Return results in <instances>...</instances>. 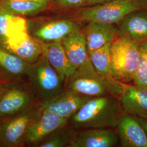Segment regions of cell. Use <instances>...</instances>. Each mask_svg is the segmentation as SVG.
Here are the masks:
<instances>
[{"label": "cell", "mask_w": 147, "mask_h": 147, "mask_svg": "<svg viewBox=\"0 0 147 147\" xmlns=\"http://www.w3.org/2000/svg\"><path fill=\"white\" fill-rule=\"evenodd\" d=\"M122 113L118 97L100 96L90 99L70 119L78 129L115 128Z\"/></svg>", "instance_id": "6da1fadb"}, {"label": "cell", "mask_w": 147, "mask_h": 147, "mask_svg": "<svg viewBox=\"0 0 147 147\" xmlns=\"http://www.w3.org/2000/svg\"><path fill=\"white\" fill-rule=\"evenodd\" d=\"M67 89L91 98L113 95L119 98L123 84L113 78L101 76L95 71L92 62L76 69L67 80Z\"/></svg>", "instance_id": "7a4b0ae2"}, {"label": "cell", "mask_w": 147, "mask_h": 147, "mask_svg": "<svg viewBox=\"0 0 147 147\" xmlns=\"http://www.w3.org/2000/svg\"><path fill=\"white\" fill-rule=\"evenodd\" d=\"M139 44L119 36L111 44V74L117 81L129 84L134 81L140 59Z\"/></svg>", "instance_id": "3957f363"}, {"label": "cell", "mask_w": 147, "mask_h": 147, "mask_svg": "<svg viewBox=\"0 0 147 147\" xmlns=\"http://www.w3.org/2000/svg\"><path fill=\"white\" fill-rule=\"evenodd\" d=\"M146 9V0H113L90 5L79 13V18L87 22L117 24L132 11Z\"/></svg>", "instance_id": "277c9868"}, {"label": "cell", "mask_w": 147, "mask_h": 147, "mask_svg": "<svg viewBox=\"0 0 147 147\" xmlns=\"http://www.w3.org/2000/svg\"><path fill=\"white\" fill-rule=\"evenodd\" d=\"M27 75L42 101L63 91L67 80L53 68L42 55L36 62L30 64Z\"/></svg>", "instance_id": "5b68a950"}, {"label": "cell", "mask_w": 147, "mask_h": 147, "mask_svg": "<svg viewBox=\"0 0 147 147\" xmlns=\"http://www.w3.org/2000/svg\"><path fill=\"white\" fill-rule=\"evenodd\" d=\"M40 112L38 106L30 107L4 121L0 126V143L12 147L24 141L28 127Z\"/></svg>", "instance_id": "8992f818"}, {"label": "cell", "mask_w": 147, "mask_h": 147, "mask_svg": "<svg viewBox=\"0 0 147 147\" xmlns=\"http://www.w3.org/2000/svg\"><path fill=\"white\" fill-rule=\"evenodd\" d=\"M91 98L67 89L49 99L42 101L38 108L40 111H48L69 119Z\"/></svg>", "instance_id": "52a82bcc"}, {"label": "cell", "mask_w": 147, "mask_h": 147, "mask_svg": "<svg viewBox=\"0 0 147 147\" xmlns=\"http://www.w3.org/2000/svg\"><path fill=\"white\" fill-rule=\"evenodd\" d=\"M33 99L31 92L22 87H5L0 93V121H6L30 108Z\"/></svg>", "instance_id": "ba28073f"}, {"label": "cell", "mask_w": 147, "mask_h": 147, "mask_svg": "<svg viewBox=\"0 0 147 147\" xmlns=\"http://www.w3.org/2000/svg\"><path fill=\"white\" fill-rule=\"evenodd\" d=\"M68 120L53 113L41 111L40 115L28 127L24 141L29 144L39 143L65 126Z\"/></svg>", "instance_id": "9c48e42d"}, {"label": "cell", "mask_w": 147, "mask_h": 147, "mask_svg": "<svg viewBox=\"0 0 147 147\" xmlns=\"http://www.w3.org/2000/svg\"><path fill=\"white\" fill-rule=\"evenodd\" d=\"M28 64L36 62L42 55L40 40L30 36L27 30L8 39L2 46Z\"/></svg>", "instance_id": "30bf717a"}, {"label": "cell", "mask_w": 147, "mask_h": 147, "mask_svg": "<svg viewBox=\"0 0 147 147\" xmlns=\"http://www.w3.org/2000/svg\"><path fill=\"white\" fill-rule=\"evenodd\" d=\"M117 132L123 147H147V134L135 117L123 112Z\"/></svg>", "instance_id": "8fae6325"}, {"label": "cell", "mask_w": 147, "mask_h": 147, "mask_svg": "<svg viewBox=\"0 0 147 147\" xmlns=\"http://www.w3.org/2000/svg\"><path fill=\"white\" fill-rule=\"evenodd\" d=\"M118 141L113 128L86 129L72 136L68 147H112Z\"/></svg>", "instance_id": "7c38bea8"}, {"label": "cell", "mask_w": 147, "mask_h": 147, "mask_svg": "<svg viewBox=\"0 0 147 147\" xmlns=\"http://www.w3.org/2000/svg\"><path fill=\"white\" fill-rule=\"evenodd\" d=\"M88 53L112 44L120 36L119 31L116 24L99 22H88L84 31Z\"/></svg>", "instance_id": "4fadbf2b"}, {"label": "cell", "mask_w": 147, "mask_h": 147, "mask_svg": "<svg viewBox=\"0 0 147 147\" xmlns=\"http://www.w3.org/2000/svg\"><path fill=\"white\" fill-rule=\"evenodd\" d=\"M119 98L124 113L134 117H147V88L123 84Z\"/></svg>", "instance_id": "5bb4252c"}, {"label": "cell", "mask_w": 147, "mask_h": 147, "mask_svg": "<svg viewBox=\"0 0 147 147\" xmlns=\"http://www.w3.org/2000/svg\"><path fill=\"white\" fill-rule=\"evenodd\" d=\"M120 36L140 44L147 41V10L132 11L116 24Z\"/></svg>", "instance_id": "9a60e30c"}, {"label": "cell", "mask_w": 147, "mask_h": 147, "mask_svg": "<svg viewBox=\"0 0 147 147\" xmlns=\"http://www.w3.org/2000/svg\"><path fill=\"white\" fill-rule=\"evenodd\" d=\"M70 62L78 69L91 63L84 32H74L61 41Z\"/></svg>", "instance_id": "2e32d148"}, {"label": "cell", "mask_w": 147, "mask_h": 147, "mask_svg": "<svg viewBox=\"0 0 147 147\" xmlns=\"http://www.w3.org/2000/svg\"><path fill=\"white\" fill-rule=\"evenodd\" d=\"M79 24L73 20H62L50 21L42 24L34 30L33 35L44 42L62 41L74 32L80 30Z\"/></svg>", "instance_id": "e0dca14e"}, {"label": "cell", "mask_w": 147, "mask_h": 147, "mask_svg": "<svg viewBox=\"0 0 147 147\" xmlns=\"http://www.w3.org/2000/svg\"><path fill=\"white\" fill-rule=\"evenodd\" d=\"M42 55L58 73L67 80L70 78L76 69L70 62L61 41L44 42L40 40Z\"/></svg>", "instance_id": "ac0fdd59"}, {"label": "cell", "mask_w": 147, "mask_h": 147, "mask_svg": "<svg viewBox=\"0 0 147 147\" xmlns=\"http://www.w3.org/2000/svg\"><path fill=\"white\" fill-rule=\"evenodd\" d=\"M27 30L26 21L24 18L11 13L0 5V46Z\"/></svg>", "instance_id": "d6986e66"}, {"label": "cell", "mask_w": 147, "mask_h": 147, "mask_svg": "<svg viewBox=\"0 0 147 147\" xmlns=\"http://www.w3.org/2000/svg\"><path fill=\"white\" fill-rule=\"evenodd\" d=\"M30 64L0 46V73L10 78L27 75Z\"/></svg>", "instance_id": "ffe728a7"}, {"label": "cell", "mask_w": 147, "mask_h": 147, "mask_svg": "<svg viewBox=\"0 0 147 147\" xmlns=\"http://www.w3.org/2000/svg\"><path fill=\"white\" fill-rule=\"evenodd\" d=\"M0 5L11 13L19 16L35 15L47 8V5L28 0H2Z\"/></svg>", "instance_id": "44dd1931"}, {"label": "cell", "mask_w": 147, "mask_h": 147, "mask_svg": "<svg viewBox=\"0 0 147 147\" xmlns=\"http://www.w3.org/2000/svg\"><path fill=\"white\" fill-rule=\"evenodd\" d=\"M111 44H109L89 53L90 61L96 73L107 78H113L111 70Z\"/></svg>", "instance_id": "7402d4cb"}, {"label": "cell", "mask_w": 147, "mask_h": 147, "mask_svg": "<svg viewBox=\"0 0 147 147\" xmlns=\"http://www.w3.org/2000/svg\"><path fill=\"white\" fill-rule=\"evenodd\" d=\"M140 59L134 84L137 86L147 88V41L139 44Z\"/></svg>", "instance_id": "603a6c76"}, {"label": "cell", "mask_w": 147, "mask_h": 147, "mask_svg": "<svg viewBox=\"0 0 147 147\" xmlns=\"http://www.w3.org/2000/svg\"><path fill=\"white\" fill-rule=\"evenodd\" d=\"M72 136L67 131L58 134L50 138L47 141L42 142L39 146L42 147H63L69 146Z\"/></svg>", "instance_id": "cb8c5ba5"}, {"label": "cell", "mask_w": 147, "mask_h": 147, "mask_svg": "<svg viewBox=\"0 0 147 147\" xmlns=\"http://www.w3.org/2000/svg\"><path fill=\"white\" fill-rule=\"evenodd\" d=\"M55 5L60 8H69L86 4L88 0H54Z\"/></svg>", "instance_id": "d4e9b609"}, {"label": "cell", "mask_w": 147, "mask_h": 147, "mask_svg": "<svg viewBox=\"0 0 147 147\" xmlns=\"http://www.w3.org/2000/svg\"><path fill=\"white\" fill-rule=\"evenodd\" d=\"M147 134V117H135Z\"/></svg>", "instance_id": "484cf974"}, {"label": "cell", "mask_w": 147, "mask_h": 147, "mask_svg": "<svg viewBox=\"0 0 147 147\" xmlns=\"http://www.w3.org/2000/svg\"><path fill=\"white\" fill-rule=\"evenodd\" d=\"M111 1H113V0H88L86 4L90 6V5H99V4H101Z\"/></svg>", "instance_id": "4316f807"}, {"label": "cell", "mask_w": 147, "mask_h": 147, "mask_svg": "<svg viewBox=\"0 0 147 147\" xmlns=\"http://www.w3.org/2000/svg\"><path fill=\"white\" fill-rule=\"evenodd\" d=\"M28 1L35 2H37V3H41L42 5H47L49 2L50 1V0H28Z\"/></svg>", "instance_id": "83f0119b"}, {"label": "cell", "mask_w": 147, "mask_h": 147, "mask_svg": "<svg viewBox=\"0 0 147 147\" xmlns=\"http://www.w3.org/2000/svg\"><path fill=\"white\" fill-rule=\"evenodd\" d=\"M5 88L4 84H2V80H1V79H0V93H1V92L2 91V90L3 89V88Z\"/></svg>", "instance_id": "f1b7e54d"}, {"label": "cell", "mask_w": 147, "mask_h": 147, "mask_svg": "<svg viewBox=\"0 0 147 147\" xmlns=\"http://www.w3.org/2000/svg\"><path fill=\"white\" fill-rule=\"evenodd\" d=\"M146 3H147V0H146Z\"/></svg>", "instance_id": "f546056e"}, {"label": "cell", "mask_w": 147, "mask_h": 147, "mask_svg": "<svg viewBox=\"0 0 147 147\" xmlns=\"http://www.w3.org/2000/svg\"><path fill=\"white\" fill-rule=\"evenodd\" d=\"M54 1V0H50V1Z\"/></svg>", "instance_id": "4dcf8cb0"}]
</instances>
